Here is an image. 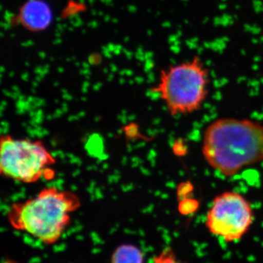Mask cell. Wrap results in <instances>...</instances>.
<instances>
[{"mask_svg": "<svg viewBox=\"0 0 263 263\" xmlns=\"http://www.w3.org/2000/svg\"><path fill=\"white\" fill-rule=\"evenodd\" d=\"M110 263H144V257L137 246L122 245L114 251Z\"/></svg>", "mask_w": 263, "mask_h": 263, "instance_id": "obj_7", "label": "cell"}, {"mask_svg": "<svg viewBox=\"0 0 263 263\" xmlns=\"http://www.w3.org/2000/svg\"><path fill=\"white\" fill-rule=\"evenodd\" d=\"M209 71L198 57L161 71L152 91L173 117L188 115L202 108L209 95Z\"/></svg>", "mask_w": 263, "mask_h": 263, "instance_id": "obj_3", "label": "cell"}, {"mask_svg": "<svg viewBox=\"0 0 263 263\" xmlns=\"http://www.w3.org/2000/svg\"><path fill=\"white\" fill-rule=\"evenodd\" d=\"M254 220L252 204L235 191L219 194L213 200L205 216V226L212 235L227 243L239 241Z\"/></svg>", "mask_w": 263, "mask_h": 263, "instance_id": "obj_5", "label": "cell"}, {"mask_svg": "<svg viewBox=\"0 0 263 263\" xmlns=\"http://www.w3.org/2000/svg\"><path fill=\"white\" fill-rule=\"evenodd\" d=\"M57 160L41 140L15 138L8 134L0 139V173L2 176L24 183L53 179L51 166Z\"/></svg>", "mask_w": 263, "mask_h": 263, "instance_id": "obj_4", "label": "cell"}, {"mask_svg": "<svg viewBox=\"0 0 263 263\" xmlns=\"http://www.w3.org/2000/svg\"><path fill=\"white\" fill-rule=\"evenodd\" d=\"M153 263H186L180 260L171 247H166L154 257Z\"/></svg>", "mask_w": 263, "mask_h": 263, "instance_id": "obj_8", "label": "cell"}, {"mask_svg": "<svg viewBox=\"0 0 263 263\" xmlns=\"http://www.w3.org/2000/svg\"><path fill=\"white\" fill-rule=\"evenodd\" d=\"M123 133H124L126 138L130 140V141L140 139V138H144V136H143V134H141V130H140L139 125L134 122L129 123V124L124 126Z\"/></svg>", "mask_w": 263, "mask_h": 263, "instance_id": "obj_9", "label": "cell"}, {"mask_svg": "<svg viewBox=\"0 0 263 263\" xmlns=\"http://www.w3.org/2000/svg\"><path fill=\"white\" fill-rule=\"evenodd\" d=\"M22 23L30 29H45L51 21V12L42 2L32 0L26 3L20 13Z\"/></svg>", "mask_w": 263, "mask_h": 263, "instance_id": "obj_6", "label": "cell"}, {"mask_svg": "<svg viewBox=\"0 0 263 263\" xmlns=\"http://www.w3.org/2000/svg\"><path fill=\"white\" fill-rule=\"evenodd\" d=\"M205 162L224 177L263 162V123L249 119L221 118L210 123L202 136Z\"/></svg>", "mask_w": 263, "mask_h": 263, "instance_id": "obj_1", "label": "cell"}, {"mask_svg": "<svg viewBox=\"0 0 263 263\" xmlns=\"http://www.w3.org/2000/svg\"><path fill=\"white\" fill-rule=\"evenodd\" d=\"M3 263H17L16 262H15V261L13 260H10V259H5L4 262Z\"/></svg>", "mask_w": 263, "mask_h": 263, "instance_id": "obj_10", "label": "cell"}, {"mask_svg": "<svg viewBox=\"0 0 263 263\" xmlns=\"http://www.w3.org/2000/svg\"><path fill=\"white\" fill-rule=\"evenodd\" d=\"M81 205L80 197L76 193L50 186L32 198L12 203L7 219L13 229L24 232L45 245H54L70 224L72 213Z\"/></svg>", "mask_w": 263, "mask_h": 263, "instance_id": "obj_2", "label": "cell"}]
</instances>
